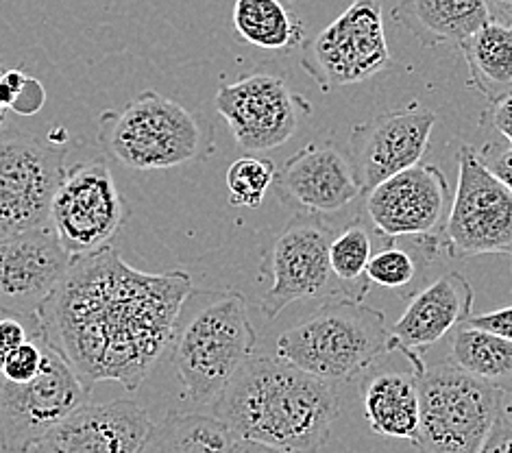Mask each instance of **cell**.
<instances>
[{
    "instance_id": "6da1fadb",
    "label": "cell",
    "mask_w": 512,
    "mask_h": 453,
    "mask_svg": "<svg viewBox=\"0 0 512 453\" xmlns=\"http://www.w3.org/2000/svg\"><path fill=\"white\" fill-rule=\"evenodd\" d=\"M192 295L186 271H138L109 244L72 257L38 318L46 340L90 388L116 382L133 393L173 345Z\"/></svg>"
},
{
    "instance_id": "7a4b0ae2",
    "label": "cell",
    "mask_w": 512,
    "mask_h": 453,
    "mask_svg": "<svg viewBox=\"0 0 512 453\" xmlns=\"http://www.w3.org/2000/svg\"><path fill=\"white\" fill-rule=\"evenodd\" d=\"M338 412L332 382L271 355H251L212 403V416L234 438L292 453L323 449Z\"/></svg>"
},
{
    "instance_id": "3957f363",
    "label": "cell",
    "mask_w": 512,
    "mask_h": 453,
    "mask_svg": "<svg viewBox=\"0 0 512 453\" xmlns=\"http://www.w3.org/2000/svg\"><path fill=\"white\" fill-rule=\"evenodd\" d=\"M397 351L382 310L332 299L277 338V358L325 382L353 379Z\"/></svg>"
},
{
    "instance_id": "277c9868",
    "label": "cell",
    "mask_w": 512,
    "mask_h": 453,
    "mask_svg": "<svg viewBox=\"0 0 512 453\" xmlns=\"http://www.w3.org/2000/svg\"><path fill=\"white\" fill-rule=\"evenodd\" d=\"M258 345L245 297L236 290L212 292L177 327L173 364L190 401L212 406Z\"/></svg>"
},
{
    "instance_id": "5b68a950",
    "label": "cell",
    "mask_w": 512,
    "mask_h": 453,
    "mask_svg": "<svg viewBox=\"0 0 512 453\" xmlns=\"http://www.w3.org/2000/svg\"><path fill=\"white\" fill-rule=\"evenodd\" d=\"M99 144L133 170H164L212 153V129L192 112L155 90H144L120 112L99 116Z\"/></svg>"
},
{
    "instance_id": "8992f818",
    "label": "cell",
    "mask_w": 512,
    "mask_h": 453,
    "mask_svg": "<svg viewBox=\"0 0 512 453\" xmlns=\"http://www.w3.org/2000/svg\"><path fill=\"white\" fill-rule=\"evenodd\" d=\"M510 395L486 386L449 360L419 373V453H478Z\"/></svg>"
},
{
    "instance_id": "52a82bcc",
    "label": "cell",
    "mask_w": 512,
    "mask_h": 453,
    "mask_svg": "<svg viewBox=\"0 0 512 453\" xmlns=\"http://www.w3.org/2000/svg\"><path fill=\"white\" fill-rule=\"evenodd\" d=\"M393 64L380 0H353L301 46V66L323 92L369 81Z\"/></svg>"
},
{
    "instance_id": "ba28073f",
    "label": "cell",
    "mask_w": 512,
    "mask_h": 453,
    "mask_svg": "<svg viewBox=\"0 0 512 453\" xmlns=\"http://www.w3.org/2000/svg\"><path fill=\"white\" fill-rule=\"evenodd\" d=\"M90 390L46 342L42 369L29 382L16 384L0 375V451L29 453L68 414L88 403Z\"/></svg>"
},
{
    "instance_id": "9c48e42d",
    "label": "cell",
    "mask_w": 512,
    "mask_h": 453,
    "mask_svg": "<svg viewBox=\"0 0 512 453\" xmlns=\"http://www.w3.org/2000/svg\"><path fill=\"white\" fill-rule=\"evenodd\" d=\"M454 260L512 255V192L486 168L473 146L458 151V188L443 234Z\"/></svg>"
},
{
    "instance_id": "30bf717a",
    "label": "cell",
    "mask_w": 512,
    "mask_h": 453,
    "mask_svg": "<svg viewBox=\"0 0 512 453\" xmlns=\"http://www.w3.org/2000/svg\"><path fill=\"white\" fill-rule=\"evenodd\" d=\"M66 151L24 131H0V238L51 225Z\"/></svg>"
},
{
    "instance_id": "8fae6325",
    "label": "cell",
    "mask_w": 512,
    "mask_h": 453,
    "mask_svg": "<svg viewBox=\"0 0 512 453\" xmlns=\"http://www.w3.org/2000/svg\"><path fill=\"white\" fill-rule=\"evenodd\" d=\"M334 236L336 231L327 220L310 214H297L282 229L266 260L271 286L260 303L266 318L273 321L297 301L347 299L329 264V244Z\"/></svg>"
},
{
    "instance_id": "7c38bea8",
    "label": "cell",
    "mask_w": 512,
    "mask_h": 453,
    "mask_svg": "<svg viewBox=\"0 0 512 453\" xmlns=\"http://www.w3.org/2000/svg\"><path fill=\"white\" fill-rule=\"evenodd\" d=\"M127 218V203L103 159L66 170L53 207L51 227L72 257L109 247Z\"/></svg>"
},
{
    "instance_id": "4fadbf2b",
    "label": "cell",
    "mask_w": 512,
    "mask_h": 453,
    "mask_svg": "<svg viewBox=\"0 0 512 453\" xmlns=\"http://www.w3.org/2000/svg\"><path fill=\"white\" fill-rule=\"evenodd\" d=\"M451 201L454 194L443 170L417 164L367 192L364 212L377 234L388 240L412 238L443 251Z\"/></svg>"
},
{
    "instance_id": "5bb4252c",
    "label": "cell",
    "mask_w": 512,
    "mask_h": 453,
    "mask_svg": "<svg viewBox=\"0 0 512 453\" xmlns=\"http://www.w3.org/2000/svg\"><path fill=\"white\" fill-rule=\"evenodd\" d=\"M310 103L288 83L268 72H253L216 92V112L225 118L234 140L245 151L262 153L286 144L297 133Z\"/></svg>"
},
{
    "instance_id": "9a60e30c",
    "label": "cell",
    "mask_w": 512,
    "mask_h": 453,
    "mask_svg": "<svg viewBox=\"0 0 512 453\" xmlns=\"http://www.w3.org/2000/svg\"><path fill=\"white\" fill-rule=\"evenodd\" d=\"M436 125L432 109L412 101L351 129L349 157L362 194L421 164Z\"/></svg>"
},
{
    "instance_id": "2e32d148",
    "label": "cell",
    "mask_w": 512,
    "mask_h": 453,
    "mask_svg": "<svg viewBox=\"0 0 512 453\" xmlns=\"http://www.w3.org/2000/svg\"><path fill=\"white\" fill-rule=\"evenodd\" d=\"M70 266L72 255L51 225L0 238V314L40 316Z\"/></svg>"
},
{
    "instance_id": "e0dca14e",
    "label": "cell",
    "mask_w": 512,
    "mask_h": 453,
    "mask_svg": "<svg viewBox=\"0 0 512 453\" xmlns=\"http://www.w3.org/2000/svg\"><path fill=\"white\" fill-rule=\"evenodd\" d=\"M277 197L299 214L321 216L345 210L362 188L351 157L334 142H312L277 170Z\"/></svg>"
},
{
    "instance_id": "ac0fdd59",
    "label": "cell",
    "mask_w": 512,
    "mask_h": 453,
    "mask_svg": "<svg viewBox=\"0 0 512 453\" xmlns=\"http://www.w3.org/2000/svg\"><path fill=\"white\" fill-rule=\"evenodd\" d=\"M151 427L149 412L136 401H88L29 453H138Z\"/></svg>"
},
{
    "instance_id": "d6986e66",
    "label": "cell",
    "mask_w": 512,
    "mask_h": 453,
    "mask_svg": "<svg viewBox=\"0 0 512 453\" xmlns=\"http://www.w3.org/2000/svg\"><path fill=\"white\" fill-rule=\"evenodd\" d=\"M473 288L465 275L456 271L438 277L408 303L406 312L390 327L397 351L412 358L443 340L473 316Z\"/></svg>"
},
{
    "instance_id": "ffe728a7",
    "label": "cell",
    "mask_w": 512,
    "mask_h": 453,
    "mask_svg": "<svg viewBox=\"0 0 512 453\" xmlns=\"http://www.w3.org/2000/svg\"><path fill=\"white\" fill-rule=\"evenodd\" d=\"M393 20L425 48L460 46L489 22L486 0H399Z\"/></svg>"
},
{
    "instance_id": "44dd1931",
    "label": "cell",
    "mask_w": 512,
    "mask_h": 453,
    "mask_svg": "<svg viewBox=\"0 0 512 453\" xmlns=\"http://www.w3.org/2000/svg\"><path fill=\"white\" fill-rule=\"evenodd\" d=\"M369 427L384 438L412 440L419 427V373L384 371L360 386Z\"/></svg>"
},
{
    "instance_id": "7402d4cb",
    "label": "cell",
    "mask_w": 512,
    "mask_h": 453,
    "mask_svg": "<svg viewBox=\"0 0 512 453\" xmlns=\"http://www.w3.org/2000/svg\"><path fill=\"white\" fill-rule=\"evenodd\" d=\"M473 88L497 103L512 94V27L489 20L460 44Z\"/></svg>"
},
{
    "instance_id": "603a6c76",
    "label": "cell",
    "mask_w": 512,
    "mask_h": 453,
    "mask_svg": "<svg viewBox=\"0 0 512 453\" xmlns=\"http://www.w3.org/2000/svg\"><path fill=\"white\" fill-rule=\"evenodd\" d=\"M231 20L238 38L262 51H295L306 42V27L282 0H236Z\"/></svg>"
},
{
    "instance_id": "cb8c5ba5",
    "label": "cell",
    "mask_w": 512,
    "mask_h": 453,
    "mask_svg": "<svg viewBox=\"0 0 512 453\" xmlns=\"http://www.w3.org/2000/svg\"><path fill=\"white\" fill-rule=\"evenodd\" d=\"M449 362L478 382L512 397V340L462 325L451 342Z\"/></svg>"
},
{
    "instance_id": "d4e9b609",
    "label": "cell",
    "mask_w": 512,
    "mask_h": 453,
    "mask_svg": "<svg viewBox=\"0 0 512 453\" xmlns=\"http://www.w3.org/2000/svg\"><path fill=\"white\" fill-rule=\"evenodd\" d=\"M231 438L214 416L170 412L153 423L138 453H227Z\"/></svg>"
},
{
    "instance_id": "484cf974",
    "label": "cell",
    "mask_w": 512,
    "mask_h": 453,
    "mask_svg": "<svg viewBox=\"0 0 512 453\" xmlns=\"http://www.w3.org/2000/svg\"><path fill=\"white\" fill-rule=\"evenodd\" d=\"M373 236L362 218L351 220L329 244V264L332 273L343 286L345 297L353 301H362L369 292L371 281L367 277V268L373 257Z\"/></svg>"
},
{
    "instance_id": "4316f807",
    "label": "cell",
    "mask_w": 512,
    "mask_h": 453,
    "mask_svg": "<svg viewBox=\"0 0 512 453\" xmlns=\"http://www.w3.org/2000/svg\"><path fill=\"white\" fill-rule=\"evenodd\" d=\"M436 251L441 249H436L432 244H425V242H414L412 249H406V247H399L395 240H390L388 247L373 253L367 268V277L371 284H377L395 292H408L419 277L417 253L434 255Z\"/></svg>"
},
{
    "instance_id": "83f0119b",
    "label": "cell",
    "mask_w": 512,
    "mask_h": 453,
    "mask_svg": "<svg viewBox=\"0 0 512 453\" xmlns=\"http://www.w3.org/2000/svg\"><path fill=\"white\" fill-rule=\"evenodd\" d=\"M277 168L266 157H238L234 164L227 168V192L229 203L236 207H245V210H253L260 207L266 192L271 186H275Z\"/></svg>"
},
{
    "instance_id": "f1b7e54d",
    "label": "cell",
    "mask_w": 512,
    "mask_h": 453,
    "mask_svg": "<svg viewBox=\"0 0 512 453\" xmlns=\"http://www.w3.org/2000/svg\"><path fill=\"white\" fill-rule=\"evenodd\" d=\"M46 342L48 340H46L42 329H40V332H35L27 342H22V345L9 355L5 366H3V371H0V375L9 379V382H16V384L29 382V379H33L42 369Z\"/></svg>"
},
{
    "instance_id": "f546056e",
    "label": "cell",
    "mask_w": 512,
    "mask_h": 453,
    "mask_svg": "<svg viewBox=\"0 0 512 453\" xmlns=\"http://www.w3.org/2000/svg\"><path fill=\"white\" fill-rule=\"evenodd\" d=\"M40 329L42 325L38 316L0 314V371H3L9 355Z\"/></svg>"
},
{
    "instance_id": "4dcf8cb0",
    "label": "cell",
    "mask_w": 512,
    "mask_h": 453,
    "mask_svg": "<svg viewBox=\"0 0 512 453\" xmlns=\"http://www.w3.org/2000/svg\"><path fill=\"white\" fill-rule=\"evenodd\" d=\"M480 162L504 183L512 192V144L508 142H489L478 151Z\"/></svg>"
},
{
    "instance_id": "1f68e13d",
    "label": "cell",
    "mask_w": 512,
    "mask_h": 453,
    "mask_svg": "<svg viewBox=\"0 0 512 453\" xmlns=\"http://www.w3.org/2000/svg\"><path fill=\"white\" fill-rule=\"evenodd\" d=\"M478 453H512V401L506 399L502 412Z\"/></svg>"
},
{
    "instance_id": "d6a6232c",
    "label": "cell",
    "mask_w": 512,
    "mask_h": 453,
    "mask_svg": "<svg viewBox=\"0 0 512 453\" xmlns=\"http://www.w3.org/2000/svg\"><path fill=\"white\" fill-rule=\"evenodd\" d=\"M465 327L484 329V332H491V334L512 340V305H508V308H502V310H495V312L478 314V316L473 314L465 323Z\"/></svg>"
},
{
    "instance_id": "836d02e7",
    "label": "cell",
    "mask_w": 512,
    "mask_h": 453,
    "mask_svg": "<svg viewBox=\"0 0 512 453\" xmlns=\"http://www.w3.org/2000/svg\"><path fill=\"white\" fill-rule=\"evenodd\" d=\"M484 125L493 127L499 136L512 144V94L506 96L504 101L493 103L489 112L484 114Z\"/></svg>"
},
{
    "instance_id": "e575fe53",
    "label": "cell",
    "mask_w": 512,
    "mask_h": 453,
    "mask_svg": "<svg viewBox=\"0 0 512 453\" xmlns=\"http://www.w3.org/2000/svg\"><path fill=\"white\" fill-rule=\"evenodd\" d=\"M227 453H292V451L268 447L262 443H253V440H245V438H231V445H229Z\"/></svg>"
},
{
    "instance_id": "d590c367",
    "label": "cell",
    "mask_w": 512,
    "mask_h": 453,
    "mask_svg": "<svg viewBox=\"0 0 512 453\" xmlns=\"http://www.w3.org/2000/svg\"><path fill=\"white\" fill-rule=\"evenodd\" d=\"M489 7V18L512 27V0H486Z\"/></svg>"
},
{
    "instance_id": "8d00e7d4",
    "label": "cell",
    "mask_w": 512,
    "mask_h": 453,
    "mask_svg": "<svg viewBox=\"0 0 512 453\" xmlns=\"http://www.w3.org/2000/svg\"><path fill=\"white\" fill-rule=\"evenodd\" d=\"M3 122H5V109L0 107V127H3Z\"/></svg>"
},
{
    "instance_id": "74e56055",
    "label": "cell",
    "mask_w": 512,
    "mask_h": 453,
    "mask_svg": "<svg viewBox=\"0 0 512 453\" xmlns=\"http://www.w3.org/2000/svg\"><path fill=\"white\" fill-rule=\"evenodd\" d=\"M282 3H284V0H282Z\"/></svg>"
}]
</instances>
